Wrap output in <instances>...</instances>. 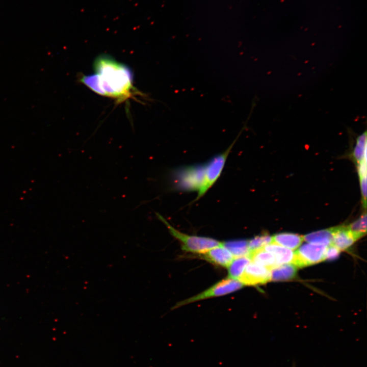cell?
<instances>
[{"mask_svg":"<svg viewBox=\"0 0 367 367\" xmlns=\"http://www.w3.org/2000/svg\"><path fill=\"white\" fill-rule=\"evenodd\" d=\"M359 178L361 190L363 200V204L365 207L366 198V176Z\"/></svg>","mask_w":367,"mask_h":367,"instance_id":"cell-20","label":"cell"},{"mask_svg":"<svg viewBox=\"0 0 367 367\" xmlns=\"http://www.w3.org/2000/svg\"><path fill=\"white\" fill-rule=\"evenodd\" d=\"M303 241V237L298 234L291 233H280L273 236L271 242L289 249H294L298 248Z\"/></svg>","mask_w":367,"mask_h":367,"instance_id":"cell-12","label":"cell"},{"mask_svg":"<svg viewBox=\"0 0 367 367\" xmlns=\"http://www.w3.org/2000/svg\"><path fill=\"white\" fill-rule=\"evenodd\" d=\"M366 131H365L357 137L353 152L354 159L358 164L365 158H366Z\"/></svg>","mask_w":367,"mask_h":367,"instance_id":"cell-16","label":"cell"},{"mask_svg":"<svg viewBox=\"0 0 367 367\" xmlns=\"http://www.w3.org/2000/svg\"><path fill=\"white\" fill-rule=\"evenodd\" d=\"M303 240L310 244L329 246L331 245L332 232L331 228L324 229L304 235Z\"/></svg>","mask_w":367,"mask_h":367,"instance_id":"cell-14","label":"cell"},{"mask_svg":"<svg viewBox=\"0 0 367 367\" xmlns=\"http://www.w3.org/2000/svg\"><path fill=\"white\" fill-rule=\"evenodd\" d=\"M327 247L322 245L305 244L294 252L292 264L302 268L321 262L325 259Z\"/></svg>","mask_w":367,"mask_h":367,"instance_id":"cell-5","label":"cell"},{"mask_svg":"<svg viewBox=\"0 0 367 367\" xmlns=\"http://www.w3.org/2000/svg\"><path fill=\"white\" fill-rule=\"evenodd\" d=\"M223 245L231 253L234 257L249 255L248 241L240 240L223 242Z\"/></svg>","mask_w":367,"mask_h":367,"instance_id":"cell-15","label":"cell"},{"mask_svg":"<svg viewBox=\"0 0 367 367\" xmlns=\"http://www.w3.org/2000/svg\"><path fill=\"white\" fill-rule=\"evenodd\" d=\"M198 256L215 265L227 268L234 258L231 253L222 245L199 254Z\"/></svg>","mask_w":367,"mask_h":367,"instance_id":"cell-7","label":"cell"},{"mask_svg":"<svg viewBox=\"0 0 367 367\" xmlns=\"http://www.w3.org/2000/svg\"><path fill=\"white\" fill-rule=\"evenodd\" d=\"M238 280L244 285L265 284L271 280L270 270L250 261Z\"/></svg>","mask_w":367,"mask_h":367,"instance_id":"cell-6","label":"cell"},{"mask_svg":"<svg viewBox=\"0 0 367 367\" xmlns=\"http://www.w3.org/2000/svg\"><path fill=\"white\" fill-rule=\"evenodd\" d=\"M292 367H296L295 362H293L292 365Z\"/></svg>","mask_w":367,"mask_h":367,"instance_id":"cell-21","label":"cell"},{"mask_svg":"<svg viewBox=\"0 0 367 367\" xmlns=\"http://www.w3.org/2000/svg\"><path fill=\"white\" fill-rule=\"evenodd\" d=\"M240 133L237 138L240 136ZM237 139H235L234 142L224 152L214 158L206 166L201 184L198 189V192L196 200L203 196L220 176L229 153Z\"/></svg>","mask_w":367,"mask_h":367,"instance_id":"cell-4","label":"cell"},{"mask_svg":"<svg viewBox=\"0 0 367 367\" xmlns=\"http://www.w3.org/2000/svg\"><path fill=\"white\" fill-rule=\"evenodd\" d=\"M94 74L83 75L82 83L95 93L122 102L139 92L133 85L134 75L127 66L102 54L94 61Z\"/></svg>","mask_w":367,"mask_h":367,"instance_id":"cell-1","label":"cell"},{"mask_svg":"<svg viewBox=\"0 0 367 367\" xmlns=\"http://www.w3.org/2000/svg\"><path fill=\"white\" fill-rule=\"evenodd\" d=\"M250 261L248 255L234 257L227 267L228 278L238 280Z\"/></svg>","mask_w":367,"mask_h":367,"instance_id":"cell-13","label":"cell"},{"mask_svg":"<svg viewBox=\"0 0 367 367\" xmlns=\"http://www.w3.org/2000/svg\"><path fill=\"white\" fill-rule=\"evenodd\" d=\"M348 227L356 240L365 235L366 232V213L361 215L359 218L349 226H348Z\"/></svg>","mask_w":367,"mask_h":367,"instance_id":"cell-17","label":"cell"},{"mask_svg":"<svg viewBox=\"0 0 367 367\" xmlns=\"http://www.w3.org/2000/svg\"><path fill=\"white\" fill-rule=\"evenodd\" d=\"M332 240L331 245L339 250L349 248L356 241L348 226H340L332 228Z\"/></svg>","mask_w":367,"mask_h":367,"instance_id":"cell-8","label":"cell"},{"mask_svg":"<svg viewBox=\"0 0 367 367\" xmlns=\"http://www.w3.org/2000/svg\"><path fill=\"white\" fill-rule=\"evenodd\" d=\"M244 286L240 281L227 277L216 283L200 293L178 302L174 306L173 309L198 301L228 295L240 290Z\"/></svg>","mask_w":367,"mask_h":367,"instance_id":"cell-3","label":"cell"},{"mask_svg":"<svg viewBox=\"0 0 367 367\" xmlns=\"http://www.w3.org/2000/svg\"><path fill=\"white\" fill-rule=\"evenodd\" d=\"M248 256L251 261L270 270L278 266L274 255L263 248L249 253Z\"/></svg>","mask_w":367,"mask_h":367,"instance_id":"cell-10","label":"cell"},{"mask_svg":"<svg viewBox=\"0 0 367 367\" xmlns=\"http://www.w3.org/2000/svg\"><path fill=\"white\" fill-rule=\"evenodd\" d=\"M340 251L332 245L328 246L325 254V259L329 260L336 259L338 256Z\"/></svg>","mask_w":367,"mask_h":367,"instance_id":"cell-19","label":"cell"},{"mask_svg":"<svg viewBox=\"0 0 367 367\" xmlns=\"http://www.w3.org/2000/svg\"><path fill=\"white\" fill-rule=\"evenodd\" d=\"M272 242V237L264 235L257 236L248 241V249L249 253L256 250L263 248Z\"/></svg>","mask_w":367,"mask_h":367,"instance_id":"cell-18","label":"cell"},{"mask_svg":"<svg viewBox=\"0 0 367 367\" xmlns=\"http://www.w3.org/2000/svg\"><path fill=\"white\" fill-rule=\"evenodd\" d=\"M156 215L167 226L171 234L180 242L182 245L181 249L186 252L201 254L223 243L213 238L182 233L170 225L161 215L156 213Z\"/></svg>","mask_w":367,"mask_h":367,"instance_id":"cell-2","label":"cell"},{"mask_svg":"<svg viewBox=\"0 0 367 367\" xmlns=\"http://www.w3.org/2000/svg\"><path fill=\"white\" fill-rule=\"evenodd\" d=\"M263 248L274 255L278 266L293 263L294 252L289 248L272 242L266 245Z\"/></svg>","mask_w":367,"mask_h":367,"instance_id":"cell-9","label":"cell"},{"mask_svg":"<svg viewBox=\"0 0 367 367\" xmlns=\"http://www.w3.org/2000/svg\"><path fill=\"white\" fill-rule=\"evenodd\" d=\"M297 271V267L292 263L277 266L270 270L271 280H291L296 276Z\"/></svg>","mask_w":367,"mask_h":367,"instance_id":"cell-11","label":"cell"}]
</instances>
